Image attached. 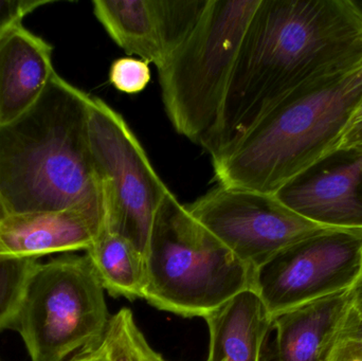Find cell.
Segmentation results:
<instances>
[{"label":"cell","instance_id":"obj_24","mask_svg":"<svg viewBox=\"0 0 362 361\" xmlns=\"http://www.w3.org/2000/svg\"><path fill=\"white\" fill-rule=\"evenodd\" d=\"M353 311L362 319V275L352 288Z\"/></svg>","mask_w":362,"mask_h":361},{"label":"cell","instance_id":"obj_4","mask_svg":"<svg viewBox=\"0 0 362 361\" xmlns=\"http://www.w3.org/2000/svg\"><path fill=\"white\" fill-rule=\"evenodd\" d=\"M144 299L185 318H204L245 290L255 271L202 227L173 193L155 218Z\"/></svg>","mask_w":362,"mask_h":361},{"label":"cell","instance_id":"obj_2","mask_svg":"<svg viewBox=\"0 0 362 361\" xmlns=\"http://www.w3.org/2000/svg\"><path fill=\"white\" fill-rule=\"evenodd\" d=\"M90 101L55 73L29 110L0 125V218L104 208L89 144Z\"/></svg>","mask_w":362,"mask_h":361},{"label":"cell","instance_id":"obj_9","mask_svg":"<svg viewBox=\"0 0 362 361\" xmlns=\"http://www.w3.org/2000/svg\"><path fill=\"white\" fill-rule=\"evenodd\" d=\"M187 207L255 273L285 248L331 229L299 215L274 195L248 189L217 184Z\"/></svg>","mask_w":362,"mask_h":361},{"label":"cell","instance_id":"obj_3","mask_svg":"<svg viewBox=\"0 0 362 361\" xmlns=\"http://www.w3.org/2000/svg\"><path fill=\"white\" fill-rule=\"evenodd\" d=\"M362 97V65L303 87L213 157L219 186L274 195L337 152Z\"/></svg>","mask_w":362,"mask_h":361},{"label":"cell","instance_id":"obj_12","mask_svg":"<svg viewBox=\"0 0 362 361\" xmlns=\"http://www.w3.org/2000/svg\"><path fill=\"white\" fill-rule=\"evenodd\" d=\"M101 207L28 212L0 218V256L38 260L59 252L86 251L104 223Z\"/></svg>","mask_w":362,"mask_h":361},{"label":"cell","instance_id":"obj_21","mask_svg":"<svg viewBox=\"0 0 362 361\" xmlns=\"http://www.w3.org/2000/svg\"><path fill=\"white\" fill-rule=\"evenodd\" d=\"M337 152L362 155V121L355 123L346 129L340 140Z\"/></svg>","mask_w":362,"mask_h":361},{"label":"cell","instance_id":"obj_22","mask_svg":"<svg viewBox=\"0 0 362 361\" xmlns=\"http://www.w3.org/2000/svg\"><path fill=\"white\" fill-rule=\"evenodd\" d=\"M341 337L357 339L362 343V319L357 317L353 309L342 331Z\"/></svg>","mask_w":362,"mask_h":361},{"label":"cell","instance_id":"obj_18","mask_svg":"<svg viewBox=\"0 0 362 361\" xmlns=\"http://www.w3.org/2000/svg\"><path fill=\"white\" fill-rule=\"evenodd\" d=\"M108 80L121 93L127 95L141 93L151 81L150 64L138 57H120L112 61Z\"/></svg>","mask_w":362,"mask_h":361},{"label":"cell","instance_id":"obj_17","mask_svg":"<svg viewBox=\"0 0 362 361\" xmlns=\"http://www.w3.org/2000/svg\"><path fill=\"white\" fill-rule=\"evenodd\" d=\"M103 345L110 361H165L148 345L129 309L112 316Z\"/></svg>","mask_w":362,"mask_h":361},{"label":"cell","instance_id":"obj_26","mask_svg":"<svg viewBox=\"0 0 362 361\" xmlns=\"http://www.w3.org/2000/svg\"><path fill=\"white\" fill-rule=\"evenodd\" d=\"M353 6H354L355 10L358 13L362 20V0H352Z\"/></svg>","mask_w":362,"mask_h":361},{"label":"cell","instance_id":"obj_25","mask_svg":"<svg viewBox=\"0 0 362 361\" xmlns=\"http://www.w3.org/2000/svg\"><path fill=\"white\" fill-rule=\"evenodd\" d=\"M359 121H362V97L361 102H359L358 106H357L356 110H355L354 114H353L352 121H351L350 126L349 127L352 126L353 124L359 122Z\"/></svg>","mask_w":362,"mask_h":361},{"label":"cell","instance_id":"obj_20","mask_svg":"<svg viewBox=\"0 0 362 361\" xmlns=\"http://www.w3.org/2000/svg\"><path fill=\"white\" fill-rule=\"evenodd\" d=\"M331 361H362V343L357 339L340 337Z\"/></svg>","mask_w":362,"mask_h":361},{"label":"cell","instance_id":"obj_16","mask_svg":"<svg viewBox=\"0 0 362 361\" xmlns=\"http://www.w3.org/2000/svg\"><path fill=\"white\" fill-rule=\"evenodd\" d=\"M86 256L110 296L144 299L148 281L146 258L131 242L110 231L103 223Z\"/></svg>","mask_w":362,"mask_h":361},{"label":"cell","instance_id":"obj_8","mask_svg":"<svg viewBox=\"0 0 362 361\" xmlns=\"http://www.w3.org/2000/svg\"><path fill=\"white\" fill-rule=\"evenodd\" d=\"M362 275V229L331 228L279 252L257 269L255 292L270 317L352 290Z\"/></svg>","mask_w":362,"mask_h":361},{"label":"cell","instance_id":"obj_1","mask_svg":"<svg viewBox=\"0 0 362 361\" xmlns=\"http://www.w3.org/2000/svg\"><path fill=\"white\" fill-rule=\"evenodd\" d=\"M361 65L362 20L352 0H261L204 150L216 157L291 93Z\"/></svg>","mask_w":362,"mask_h":361},{"label":"cell","instance_id":"obj_23","mask_svg":"<svg viewBox=\"0 0 362 361\" xmlns=\"http://www.w3.org/2000/svg\"><path fill=\"white\" fill-rule=\"evenodd\" d=\"M68 361H110L105 345L102 343L101 345L95 349L86 350V351L76 353L71 360Z\"/></svg>","mask_w":362,"mask_h":361},{"label":"cell","instance_id":"obj_14","mask_svg":"<svg viewBox=\"0 0 362 361\" xmlns=\"http://www.w3.org/2000/svg\"><path fill=\"white\" fill-rule=\"evenodd\" d=\"M52 46L17 25L0 40V125L29 110L54 76Z\"/></svg>","mask_w":362,"mask_h":361},{"label":"cell","instance_id":"obj_5","mask_svg":"<svg viewBox=\"0 0 362 361\" xmlns=\"http://www.w3.org/2000/svg\"><path fill=\"white\" fill-rule=\"evenodd\" d=\"M261 0H209L189 35L158 68L175 131L204 148L216 127L243 37Z\"/></svg>","mask_w":362,"mask_h":361},{"label":"cell","instance_id":"obj_15","mask_svg":"<svg viewBox=\"0 0 362 361\" xmlns=\"http://www.w3.org/2000/svg\"><path fill=\"white\" fill-rule=\"evenodd\" d=\"M204 319L210 335L206 361H269L272 318L255 290L240 292Z\"/></svg>","mask_w":362,"mask_h":361},{"label":"cell","instance_id":"obj_6","mask_svg":"<svg viewBox=\"0 0 362 361\" xmlns=\"http://www.w3.org/2000/svg\"><path fill=\"white\" fill-rule=\"evenodd\" d=\"M104 290L86 254L40 263L13 324L32 361H64L101 345L112 318Z\"/></svg>","mask_w":362,"mask_h":361},{"label":"cell","instance_id":"obj_7","mask_svg":"<svg viewBox=\"0 0 362 361\" xmlns=\"http://www.w3.org/2000/svg\"><path fill=\"white\" fill-rule=\"evenodd\" d=\"M89 144L103 190L104 225L146 258L155 218L172 191L122 114L91 97Z\"/></svg>","mask_w":362,"mask_h":361},{"label":"cell","instance_id":"obj_11","mask_svg":"<svg viewBox=\"0 0 362 361\" xmlns=\"http://www.w3.org/2000/svg\"><path fill=\"white\" fill-rule=\"evenodd\" d=\"M274 196L316 224L362 229V155L335 153L285 184Z\"/></svg>","mask_w":362,"mask_h":361},{"label":"cell","instance_id":"obj_19","mask_svg":"<svg viewBox=\"0 0 362 361\" xmlns=\"http://www.w3.org/2000/svg\"><path fill=\"white\" fill-rule=\"evenodd\" d=\"M48 0H0V40L13 28L21 25L23 19Z\"/></svg>","mask_w":362,"mask_h":361},{"label":"cell","instance_id":"obj_13","mask_svg":"<svg viewBox=\"0 0 362 361\" xmlns=\"http://www.w3.org/2000/svg\"><path fill=\"white\" fill-rule=\"evenodd\" d=\"M352 309L349 290L272 318L276 338L269 361H331Z\"/></svg>","mask_w":362,"mask_h":361},{"label":"cell","instance_id":"obj_10","mask_svg":"<svg viewBox=\"0 0 362 361\" xmlns=\"http://www.w3.org/2000/svg\"><path fill=\"white\" fill-rule=\"evenodd\" d=\"M209 0H95L93 14L129 57L157 69L189 35Z\"/></svg>","mask_w":362,"mask_h":361}]
</instances>
